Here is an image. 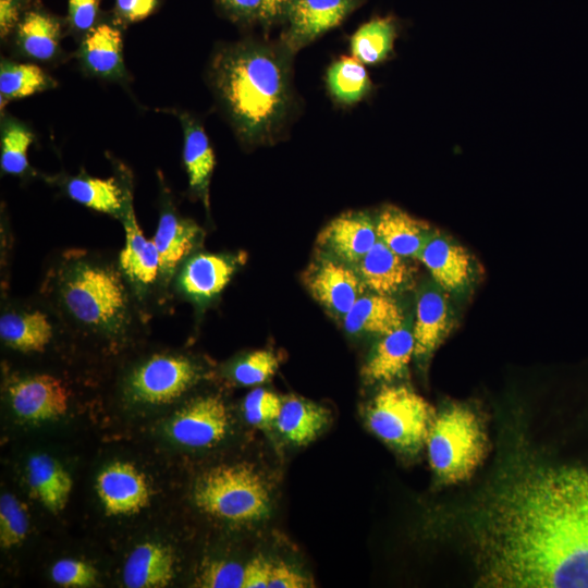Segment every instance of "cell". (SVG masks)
<instances>
[{
    "label": "cell",
    "instance_id": "6da1fadb",
    "mask_svg": "<svg viewBox=\"0 0 588 588\" xmlns=\"http://www.w3.org/2000/svg\"><path fill=\"white\" fill-rule=\"evenodd\" d=\"M474 505L479 585L588 588V462L514 466Z\"/></svg>",
    "mask_w": 588,
    "mask_h": 588
},
{
    "label": "cell",
    "instance_id": "7a4b0ae2",
    "mask_svg": "<svg viewBox=\"0 0 588 588\" xmlns=\"http://www.w3.org/2000/svg\"><path fill=\"white\" fill-rule=\"evenodd\" d=\"M291 53L284 45L244 42L216 56L215 88L243 139L265 142L283 125L292 105Z\"/></svg>",
    "mask_w": 588,
    "mask_h": 588
},
{
    "label": "cell",
    "instance_id": "3957f363",
    "mask_svg": "<svg viewBox=\"0 0 588 588\" xmlns=\"http://www.w3.org/2000/svg\"><path fill=\"white\" fill-rule=\"evenodd\" d=\"M59 294L68 314L94 331L115 332L126 322L127 293L121 274L108 266L70 264L60 278Z\"/></svg>",
    "mask_w": 588,
    "mask_h": 588
},
{
    "label": "cell",
    "instance_id": "277c9868",
    "mask_svg": "<svg viewBox=\"0 0 588 588\" xmlns=\"http://www.w3.org/2000/svg\"><path fill=\"white\" fill-rule=\"evenodd\" d=\"M430 466L443 483L469 479L488 453L481 418L469 407L453 404L436 414L426 439Z\"/></svg>",
    "mask_w": 588,
    "mask_h": 588
},
{
    "label": "cell",
    "instance_id": "5b68a950",
    "mask_svg": "<svg viewBox=\"0 0 588 588\" xmlns=\"http://www.w3.org/2000/svg\"><path fill=\"white\" fill-rule=\"evenodd\" d=\"M193 497L204 513L236 524L261 520L270 509L267 483L248 464L209 469L198 478Z\"/></svg>",
    "mask_w": 588,
    "mask_h": 588
},
{
    "label": "cell",
    "instance_id": "8992f818",
    "mask_svg": "<svg viewBox=\"0 0 588 588\" xmlns=\"http://www.w3.org/2000/svg\"><path fill=\"white\" fill-rule=\"evenodd\" d=\"M434 416L431 405L406 385H383L367 408L372 432L392 448L409 454L426 444Z\"/></svg>",
    "mask_w": 588,
    "mask_h": 588
},
{
    "label": "cell",
    "instance_id": "52a82bcc",
    "mask_svg": "<svg viewBox=\"0 0 588 588\" xmlns=\"http://www.w3.org/2000/svg\"><path fill=\"white\" fill-rule=\"evenodd\" d=\"M197 377V368L188 358L177 355H155L132 372L128 391L137 402L151 405L168 404L185 393Z\"/></svg>",
    "mask_w": 588,
    "mask_h": 588
},
{
    "label": "cell",
    "instance_id": "ba28073f",
    "mask_svg": "<svg viewBox=\"0 0 588 588\" xmlns=\"http://www.w3.org/2000/svg\"><path fill=\"white\" fill-rule=\"evenodd\" d=\"M230 416L224 402L215 395L192 400L179 411L170 425V436L189 448H207L228 433Z\"/></svg>",
    "mask_w": 588,
    "mask_h": 588
},
{
    "label": "cell",
    "instance_id": "9c48e42d",
    "mask_svg": "<svg viewBox=\"0 0 588 588\" xmlns=\"http://www.w3.org/2000/svg\"><path fill=\"white\" fill-rule=\"evenodd\" d=\"M363 0H295L286 15L283 45L292 52L339 25Z\"/></svg>",
    "mask_w": 588,
    "mask_h": 588
},
{
    "label": "cell",
    "instance_id": "30bf717a",
    "mask_svg": "<svg viewBox=\"0 0 588 588\" xmlns=\"http://www.w3.org/2000/svg\"><path fill=\"white\" fill-rule=\"evenodd\" d=\"M305 281L321 305L332 314L343 317L364 295L366 287L359 273L347 264L331 258H320L311 265Z\"/></svg>",
    "mask_w": 588,
    "mask_h": 588
},
{
    "label": "cell",
    "instance_id": "8fae6325",
    "mask_svg": "<svg viewBox=\"0 0 588 588\" xmlns=\"http://www.w3.org/2000/svg\"><path fill=\"white\" fill-rule=\"evenodd\" d=\"M9 396L20 418L39 422L63 416L68 411L70 393L60 379L42 373L13 382Z\"/></svg>",
    "mask_w": 588,
    "mask_h": 588
},
{
    "label": "cell",
    "instance_id": "7c38bea8",
    "mask_svg": "<svg viewBox=\"0 0 588 588\" xmlns=\"http://www.w3.org/2000/svg\"><path fill=\"white\" fill-rule=\"evenodd\" d=\"M96 489L109 516L132 515L150 501V489L145 475L133 464L115 462L98 476Z\"/></svg>",
    "mask_w": 588,
    "mask_h": 588
},
{
    "label": "cell",
    "instance_id": "4fadbf2b",
    "mask_svg": "<svg viewBox=\"0 0 588 588\" xmlns=\"http://www.w3.org/2000/svg\"><path fill=\"white\" fill-rule=\"evenodd\" d=\"M445 293L434 282L425 284L418 292L412 329L417 358H428L452 329L453 311Z\"/></svg>",
    "mask_w": 588,
    "mask_h": 588
},
{
    "label": "cell",
    "instance_id": "5bb4252c",
    "mask_svg": "<svg viewBox=\"0 0 588 588\" xmlns=\"http://www.w3.org/2000/svg\"><path fill=\"white\" fill-rule=\"evenodd\" d=\"M377 242L376 221L364 212L333 219L318 238L320 246L345 264H358Z\"/></svg>",
    "mask_w": 588,
    "mask_h": 588
},
{
    "label": "cell",
    "instance_id": "9a60e30c",
    "mask_svg": "<svg viewBox=\"0 0 588 588\" xmlns=\"http://www.w3.org/2000/svg\"><path fill=\"white\" fill-rule=\"evenodd\" d=\"M418 259L430 272L433 282L448 293L464 291L473 275L469 254L451 238L432 233Z\"/></svg>",
    "mask_w": 588,
    "mask_h": 588
},
{
    "label": "cell",
    "instance_id": "2e32d148",
    "mask_svg": "<svg viewBox=\"0 0 588 588\" xmlns=\"http://www.w3.org/2000/svg\"><path fill=\"white\" fill-rule=\"evenodd\" d=\"M357 266L366 287L377 294L392 296L406 289L413 279L405 258L379 240Z\"/></svg>",
    "mask_w": 588,
    "mask_h": 588
},
{
    "label": "cell",
    "instance_id": "e0dca14e",
    "mask_svg": "<svg viewBox=\"0 0 588 588\" xmlns=\"http://www.w3.org/2000/svg\"><path fill=\"white\" fill-rule=\"evenodd\" d=\"M175 574L172 549L159 542L137 546L128 555L123 580L130 588H160L168 586Z\"/></svg>",
    "mask_w": 588,
    "mask_h": 588
},
{
    "label": "cell",
    "instance_id": "ac0fdd59",
    "mask_svg": "<svg viewBox=\"0 0 588 588\" xmlns=\"http://www.w3.org/2000/svg\"><path fill=\"white\" fill-rule=\"evenodd\" d=\"M125 246L120 254L123 273L140 285L151 284L160 272L159 256L154 241L143 234L131 201L124 212Z\"/></svg>",
    "mask_w": 588,
    "mask_h": 588
},
{
    "label": "cell",
    "instance_id": "d6986e66",
    "mask_svg": "<svg viewBox=\"0 0 588 588\" xmlns=\"http://www.w3.org/2000/svg\"><path fill=\"white\" fill-rule=\"evenodd\" d=\"M414 356L413 331L405 323L385 334L373 347L363 376L368 382H388L401 377Z\"/></svg>",
    "mask_w": 588,
    "mask_h": 588
},
{
    "label": "cell",
    "instance_id": "ffe728a7",
    "mask_svg": "<svg viewBox=\"0 0 588 588\" xmlns=\"http://www.w3.org/2000/svg\"><path fill=\"white\" fill-rule=\"evenodd\" d=\"M378 240L404 258H417L433 232L395 207L384 208L376 220Z\"/></svg>",
    "mask_w": 588,
    "mask_h": 588
},
{
    "label": "cell",
    "instance_id": "44dd1931",
    "mask_svg": "<svg viewBox=\"0 0 588 588\" xmlns=\"http://www.w3.org/2000/svg\"><path fill=\"white\" fill-rule=\"evenodd\" d=\"M235 270L233 260L223 255L197 254L184 266L180 286L189 296L205 301L219 294Z\"/></svg>",
    "mask_w": 588,
    "mask_h": 588
},
{
    "label": "cell",
    "instance_id": "7402d4cb",
    "mask_svg": "<svg viewBox=\"0 0 588 588\" xmlns=\"http://www.w3.org/2000/svg\"><path fill=\"white\" fill-rule=\"evenodd\" d=\"M400 305L388 295H362L344 316V327L351 333L385 335L404 324Z\"/></svg>",
    "mask_w": 588,
    "mask_h": 588
},
{
    "label": "cell",
    "instance_id": "603a6c76",
    "mask_svg": "<svg viewBox=\"0 0 588 588\" xmlns=\"http://www.w3.org/2000/svg\"><path fill=\"white\" fill-rule=\"evenodd\" d=\"M199 234L200 230L195 223L176 217L172 211L160 216L152 241L162 275L169 277L175 271L196 245Z\"/></svg>",
    "mask_w": 588,
    "mask_h": 588
},
{
    "label": "cell",
    "instance_id": "cb8c5ba5",
    "mask_svg": "<svg viewBox=\"0 0 588 588\" xmlns=\"http://www.w3.org/2000/svg\"><path fill=\"white\" fill-rule=\"evenodd\" d=\"M27 479L33 494L47 510L57 514L65 507L73 482L59 462L46 454L30 457Z\"/></svg>",
    "mask_w": 588,
    "mask_h": 588
},
{
    "label": "cell",
    "instance_id": "d4e9b609",
    "mask_svg": "<svg viewBox=\"0 0 588 588\" xmlns=\"http://www.w3.org/2000/svg\"><path fill=\"white\" fill-rule=\"evenodd\" d=\"M183 128V160L189 186L207 201L215 155L203 126L187 114H180Z\"/></svg>",
    "mask_w": 588,
    "mask_h": 588
},
{
    "label": "cell",
    "instance_id": "484cf974",
    "mask_svg": "<svg viewBox=\"0 0 588 588\" xmlns=\"http://www.w3.org/2000/svg\"><path fill=\"white\" fill-rule=\"evenodd\" d=\"M52 326L39 310L10 311L0 318V338L8 346L21 352H42L51 342Z\"/></svg>",
    "mask_w": 588,
    "mask_h": 588
},
{
    "label": "cell",
    "instance_id": "4316f807",
    "mask_svg": "<svg viewBox=\"0 0 588 588\" xmlns=\"http://www.w3.org/2000/svg\"><path fill=\"white\" fill-rule=\"evenodd\" d=\"M329 412L304 399L291 396L282 402L275 420L279 432L291 443L311 442L327 426Z\"/></svg>",
    "mask_w": 588,
    "mask_h": 588
},
{
    "label": "cell",
    "instance_id": "83f0119b",
    "mask_svg": "<svg viewBox=\"0 0 588 588\" xmlns=\"http://www.w3.org/2000/svg\"><path fill=\"white\" fill-rule=\"evenodd\" d=\"M81 58L93 74L101 77L121 75L124 66L120 30L108 24L91 28L82 44Z\"/></svg>",
    "mask_w": 588,
    "mask_h": 588
},
{
    "label": "cell",
    "instance_id": "f1b7e54d",
    "mask_svg": "<svg viewBox=\"0 0 588 588\" xmlns=\"http://www.w3.org/2000/svg\"><path fill=\"white\" fill-rule=\"evenodd\" d=\"M66 193L73 200L110 215L123 213L130 201L113 177H73L66 184Z\"/></svg>",
    "mask_w": 588,
    "mask_h": 588
},
{
    "label": "cell",
    "instance_id": "f546056e",
    "mask_svg": "<svg viewBox=\"0 0 588 588\" xmlns=\"http://www.w3.org/2000/svg\"><path fill=\"white\" fill-rule=\"evenodd\" d=\"M60 26L53 17L32 11L17 27V42L22 51L37 60L53 58L59 48Z\"/></svg>",
    "mask_w": 588,
    "mask_h": 588
},
{
    "label": "cell",
    "instance_id": "4dcf8cb0",
    "mask_svg": "<svg viewBox=\"0 0 588 588\" xmlns=\"http://www.w3.org/2000/svg\"><path fill=\"white\" fill-rule=\"evenodd\" d=\"M395 37L396 24L391 16L372 19L353 35L352 52L360 62L379 63L390 54Z\"/></svg>",
    "mask_w": 588,
    "mask_h": 588
},
{
    "label": "cell",
    "instance_id": "1f68e13d",
    "mask_svg": "<svg viewBox=\"0 0 588 588\" xmlns=\"http://www.w3.org/2000/svg\"><path fill=\"white\" fill-rule=\"evenodd\" d=\"M54 82L37 65L3 61L0 68L1 108L7 102L48 89Z\"/></svg>",
    "mask_w": 588,
    "mask_h": 588
},
{
    "label": "cell",
    "instance_id": "d6a6232c",
    "mask_svg": "<svg viewBox=\"0 0 588 588\" xmlns=\"http://www.w3.org/2000/svg\"><path fill=\"white\" fill-rule=\"evenodd\" d=\"M327 83L333 97L343 103L362 99L370 89L365 68L356 58L343 57L328 71Z\"/></svg>",
    "mask_w": 588,
    "mask_h": 588
},
{
    "label": "cell",
    "instance_id": "836d02e7",
    "mask_svg": "<svg viewBox=\"0 0 588 588\" xmlns=\"http://www.w3.org/2000/svg\"><path fill=\"white\" fill-rule=\"evenodd\" d=\"M32 140V133L21 123L8 120L2 124L0 164L3 172L17 175L27 169Z\"/></svg>",
    "mask_w": 588,
    "mask_h": 588
},
{
    "label": "cell",
    "instance_id": "e575fe53",
    "mask_svg": "<svg viewBox=\"0 0 588 588\" xmlns=\"http://www.w3.org/2000/svg\"><path fill=\"white\" fill-rule=\"evenodd\" d=\"M28 532V514L25 504L12 494L0 498V544L10 549L20 544Z\"/></svg>",
    "mask_w": 588,
    "mask_h": 588
},
{
    "label": "cell",
    "instance_id": "d590c367",
    "mask_svg": "<svg viewBox=\"0 0 588 588\" xmlns=\"http://www.w3.org/2000/svg\"><path fill=\"white\" fill-rule=\"evenodd\" d=\"M279 366L270 351H256L238 362L233 369L234 379L243 385H254L270 379Z\"/></svg>",
    "mask_w": 588,
    "mask_h": 588
},
{
    "label": "cell",
    "instance_id": "8d00e7d4",
    "mask_svg": "<svg viewBox=\"0 0 588 588\" xmlns=\"http://www.w3.org/2000/svg\"><path fill=\"white\" fill-rule=\"evenodd\" d=\"M282 400L273 392L255 389L244 400L243 411L246 420L256 427H267L275 422Z\"/></svg>",
    "mask_w": 588,
    "mask_h": 588
},
{
    "label": "cell",
    "instance_id": "74e56055",
    "mask_svg": "<svg viewBox=\"0 0 588 588\" xmlns=\"http://www.w3.org/2000/svg\"><path fill=\"white\" fill-rule=\"evenodd\" d=\"M244 566L228 561H211L203 566L197 586L205 588H242Z\"/></svg>",
    "mask_w": 588,
    "mask_h": 588
},
{
    "label": "cell",
    "instance_id": "f35d334b",
    "mask_svg": "<svg viewBox=\"0 0 588 588\" xmlns=\"http://www.w3.org/2000/svg\"><path fill=\"white\" fill-rule=\"evenodd\" d=\"M51 578L62 587H90L97 581V571L86 562L64 559L52 566Z\"/></svg>",
    "mask_w": 588,
    "mask_h": 588
},
{
    "label": "cell",
    "instance_id": "ab89813d",
    "mask_svg": "<svg viewBox=\"0 0 588 588\" xmlns=\"http://www.w3.org/2000/svg\"><path fill=\"white\" fill-rule=\"evenodd\" d=\"M310 581L296 568L284 563H272L268 588H305Z\"/></svg>",
    "mask_w": 588,
    "mask_h": 588
},
{
    "label": "cell",
    "instance_id": "60d3db41",
    "mask_svg": "<svg viewBox=\"0 0 588 588\" xmlns=\"http://www.w3.org/2000/svg\"><path fill=\"white\" fill-rule=\"evenodd\" d=\"M98 10V0H69V14L72 25L78 30L93 27Z\"/></svg>",
    "mask_w": 588,
    "mask_h": 588
},
{
    "label": "cell",
    "instance_id": "b9f144b4",
    "mask_svg": "<svg viewBox=\"0 0 588 588\" xmlns=\"http://www.w3.org/2000/svg\"><path fill=\"white\" fill-rule=\"evenodd\" d=\"M272 562L259 555L244 566L242 588H268Z\"/></svg>",
    "mask_w": 588,
    "mask_h": 588
},
{
    "label": "cell",
    "instance_id": "7bdbcfd3",
    "mask_svg": "<svg viewBox=\"0 0 588 588\" xmlns=\"http://www.w3.org/2000/svg\"><path fill=\"white\" fill-rule=\"evenodd\" d=\"M158 0H115L117 11L128 22H138L152 13Z\"/></svg>",
    "mask_w": 588,
    "mask_h": 588
},
{
    "label": "cell",
    "instance_id": "ee69618b",
    "mask_svg": "<svg viewBox=\"0 0 588 588\" xmlns=\"http://www.w3.org/2000/svg\"><path fill=\"white\" fill-rule=\"evenodd\" d=\"M220 2L235 19L244 21L261 19L262 0H220Z\"/></svg>",
    "mask_w": 588,
    "mask_h": 588
},
{
    "label": "cell",
    "instance_id": "f6af8a7d",
    "mask_svg": "<svg viewBox=\"0 0 588 588\" xmlns=\"http://www.w3.org/2000/svg\"><path fill=\"white\" fill-rule=\"evenodd\" d=\"M294 1L295 0H262L260 21L269 25L285 20Z\"/></svg>",
    "mask_w": 588,
    "mask_h": 588
},
{
    "label": "cell",
    "instance_id": "bcb514c9",
    "mask_svg": "<svg viewBox=\"0 0 588 588\" xmlns=\"http://www.w3.org/2000/svg\"><path fill=\"white\" fill-rule=\"evenodd\" d=\"M19 19V3L16 0H0V30L7 36Z\"/></svg>",
    "mask_w": 588,
    "mask_h": 588
}]
</instances>
